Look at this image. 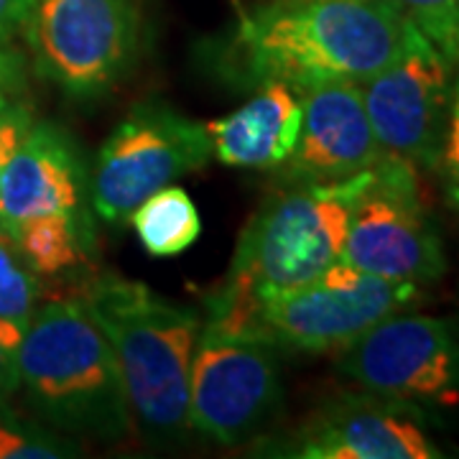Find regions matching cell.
Here are the masks:
<instances>
[{
    "label": "cell",
    "mask_w": 459,
    "mask_h": 459,
    "mask_svg": "<svg viewBox=\"0 0 459 459\" xmlns=\"http://www.w3.org/2000/svg\"><path fill=\"white\" fill-rule=\"evenodd\" d=\"M394 5L452 66H459V0H394Z\"/></svg>",
    "instance_id": "19"
},
{
    "label": "cell",
    "mask_w": 459,
    "mask_h": 459,
    "mask_svg": "<svg viewBox=\"0 0 459 459\" xmlns=\"http://www.w3.org/2000/svg\"><path fill=\"white\" fill-rule=\"evenodd\" d=\"M77 444L54 431L23 424L0 411V459H59L74 457Z\"/></svg>",
    "instance_id": "20"
},
{
    "label": "cell",
    "mask_w": 459,
    "mask_h": 459,
    "mask_svg": "<svg viewBox=\"0 0 459 459\" xmlns=\"http://www.w3.org/2000/svg\"><path fill=\"white\" fill-rule=\"evenodd\" d=\"M82 301L113 347L133 419L151 439H184L192 355L202 332L197 309L117 273L90 281Z\"/></svg>",
    "instance_id": "2"
},
{
    "label": "cell",
    "mask_w": 459,
    "mask_h": 459,
    "mask_svg": "<svg viewBox=\"0 0 459 459\" xmlns=\"http://www.w3.org/2000/svg\"><path fill=\"white\" fill-rule=\"evenodd\" d=\"M23 334H26V329L0 319V411H5L8 401L21 388L18 350H21Z\"/></svg>",
    "instance_id": "23"
},
{
    "label": "cell",
    "mask_w": 459,
    "mask_h": 459,
    "mask_svg": "<svg viewBox=\"0 0 459 459\" xmlns=\"http://www.w3.org/2000/svg\"><path fill=\"white\" fill-rule=\"evenodd\" d=\"M340 370L370 394L459 406V340L442 316L398 312L377 322L344 347Z\"/></svg>",
    "instance_id": "10"
},
{
    "label": "cell",
    "mask_w": 459,
    "mask_h": 459,
    "mask_svg": "<svg viewBox=\"0 0 459 459\" xmlns=\"http://www.w3.org/2000/svg\"><path fill=\"white\" fill-rule=\"evenodd\" d=\"M413 403L377 394L342 395L319 409L299 429L283 455L299 459H434Z\"/></svg>",
    "instance_id": "12"
},
{
    "label": "cell",
    "mask_w": 459,
    "mask_h": 459,
    "mask_svg": "<svg viewBox=\"0 0 459 459\" xmlns=\"http://www.w3.org/2000/svg\"><path fill=\"white\" fill-rule=\"evenodd\" d=\"M128 220L141 246L156 258H171L189 250L202 232V217L181 186H164L153 192L133 210Z\"/></svg>",
    "instance_id": "17"
},
{
    "label": "cell",
    "mask_w": 459,
    "mask_h": 459,
    "mask_svg": "<svg viewBox=\"0 0 459 459\" xmlns=\"http://www.w3.org/2000/svg\"><path fill=\"white\" fill-rule=\"evenodd\" d=\"M26 87V59L11 41H0V92H21Z\"/></svg>",
    "instance_id": "24"
},
{
    "label": "cell",
    "mask_w": 459,
    "mask_h": 459,
    "mask_svg": "<svg viewBox=\"0 0 459 459\" xmlns=\"http://www.w3.org/2000/svg\"><path fill=\"white\" fill-rule=\"evenodd\" d=\"M452 62L413 23L391 65L362 84L380 148L419 169H434L452 105Z\"/></svg>",
    "instance_id": "11"
},
{
    "label": "cell",
    "mask_w": 459,
    "mask_h": 459,
    "mask_svg": "<svg viewBox=\"0 0 459 459\" xmlns=\"http://www.w3.org/2000/svg\"><path fill=\"white\" fill-rule=\"evenodd\" d=\"M301 133L283 181H337L377 166L388 153L377 143L362 84L322 82L299 92Z\"/></svg>",
    "instance_id": "13"
},
{
    "label": "cell",
    "mask_w": 459,
    "mask_h": 459,
    "mask_svg": "<svg viewBox=\"0 0 459 459\" xmlns=\"http://www.w3.org/2000/svg\"><path fill=\"white\" fill-rule=\"evenodd\" d=\"M434 169L442 177L444 197L449 202V207L459 212V77L452 87V105H449L442 148H439V159Z\"/></svg>",
    "instance_id": "21"
},
{
    "label": "cell",
    "mask_w": 459,
    "mask_h": 459,
    "mask_svg": "<svg viewBox=\"0 0 459 459\" xmlns=\"http://www.w3.org/2000/svg\"><path fill=\"white\" fill-rule=\"evenodd\" d=\"M33 8L36 0H0V41H11L18 31H23Z\"/></svg>",
    "instance_id": "25"
},
{
    "label": "cell",
    "mask_w": 459,
    "mask_h": 459,
    "mask_svg": "<svg viewBox=\"0 0 459 459\" xmlns=\"http://www.w3.org/2000/svg\"><path fill=\"white\" fill-rule=\"evenodd\" d=\"M23 33L44 80L69 98L92 100L138 62L141 11L135 0H36Z\"/></svg>",
    "instance_id": "6"
},
{
    "label": "cell",
    "mask_w": 459,
    "mask_h": 459,
    "mask_svg": "<svg viewBox=\"0 0 459 459\" xmlns=\"http://www.w3.org/2000/svg\"><path fill=\"white\" fill-rule=\"evenodd\" d=\"M21 388L51 427L69 437L117 442L133 411L115 352L80 299L36 309L18 350Z\"/></svg>",
    "instance_id": "3"
},
{
    "label": "cell",
    "mask_w": 459,
    "mask_h": 459,
    "mask_svg": "<svg viewBox=\"0 0 459 459\" xmlns=\"http://www.w3.org/2000/svg\"><path fill=\"white\" fill-rule=\"evenodd\" d=\"M39 283L23 263L16 243L0 232V319L26 329L33 316Z\"/></svg>",
    "instance_id": "18"
},
{
    "label": "cell",
    "mask_w": 459,
    "mask_h": 459,
    "mask_svg": "<svg viewBox=\"0 0 459 459\" xmlns=\"http://www.w3.org/2000/svg\"><path fill=\"white\" fill-rule=\"evenodd\" d=\"M90 179L72 135L56 123H33L0 177V232L44 214L90 220Z\"/></svg>",
    "instance_id": "14"
},
{
    "label": "cell",
    "mask_w": 459,
    "mask_h": 459,
    "mask_svg": "<svg viewBox=\"0 0 459 459\" xmlns=\"http://www.w3.org/2000/svg\"><path fill=\"white\" fill-rule=\"evenodd\" d=\"M421 286L358 271L337 261L312 283L250 299V327L276 347L342 352L377 322L409 312Z\"/></svg>",
    "instance_id": "5"
},
{
    "label": "cell",
    "mask_w": 459,
    "mask_h": 459,
    "mask_svg": "<svg viewBox=\"0 0 459 459\" xmlns=\"http://www.w3.org/2000/svg\"><path fill=\"white\" fill-rule=\"evenodd\" d=\"M212 156L207 128L164 100H141L115 126L90 174V207L108 225L126 222L153 192L199 171Z\"/></svg>",
    "instance_id": "7"
},
{
    "label": "cell",
    "mask_w": 459,
    "mask_h": 459,
    "mask_svg": "<svg viewBox=\"0 0 459 459\" xmlns=\"http://www.w3.org/2000/svg\"><path fill=\"white\" fill-rule=\"evenodd\" d=\"M370 169L337 181H286L250 217L225 289L255 299L319 279L342 258L352 204Z\"/></svg>",
    "instance_id": "4"
},
{
    "label": "cell",
    "mask_w": 459,
    "mask_h": 459,
    "mask_svg": "<svg viewBox=\"0 0 459 459\" xmlns=\"http://www.w3.org/2000/svg\"><path fill=\"white\" fill-rule=\"evenodd\" d=\"M406 29L394 0H265L240 18L222 66L253 87L365 84L401 54Z\"/></svg>",
    "instance_id": "1"
},
{
    "label": "cell",
    "mask_w": 459,
    "mask_h": 459,
    "mask_svg": "<svg viewBox=\"0 0 459 459\" xmlns=\"http://www.w3.org/2000/svg\"><path fill=\"white\" fill-rule=\"evenodd\" d=\"M23 263L39 276H56L87 261L95 246L92 220L72 214H44L21 225L11 238Z\"/></svg>",
    "instance_id": "16"
},
{
    "label": "cell",
    "mask_w": 459,
    "mask_h": 459,
    "mask_svg": "<svg viewBox=\"0 0 459 459\" xmlns=\"http://www.w3.org/2000/svg\"><path fill=\"white\" fill-rule=\"evenodd\" d=\"M212 153L230 169H281L301 133V98L283 82H263L235 113L204 126Z\"/></svg>",
    "instance_id": "15"
},
{
    "label": "cell",
    "mask_w": 459,
    "mask_h": 459,
    "mask_svg": "<svg viewBox=\"0 0 459 459\" xmlns=\"http://www.w3.org/2000/svg\"><path fill=\"white\" fill-rule=\"evenodd\" d=\"M342 263L380 279L431 283L446 271L439 230L419 197L416 169L385 156L352 204Z\"/></svg>",
    "instance_id": "9"
},
{
    "label": "cell",
    "mask_w": 459,
    "mask_h": 459,
    "mask_svg": "<svg viewBox=\"0 0 459 459\" xmlns=\"http://www.w3.org/2000/svg\"><path fill=\"white\" fill-rule=\"evenodd\" d=\"M33 123L31 108L21 100V92H0V177Z\"/></svg>",
    "instance_id": "22"
},
{
    "label": "cell",
    "mask_w": 459,
    "mask_h": 459,
    "mask_svg": "<svg viewBox=\"0 0 459 459\" xmlns=\"http://www.w3.org/2000/svg\"><path fill=\"white\" fill-rule=\"evenodd\" d=\"M276 344L253 332L202 322L189 373V429L217 444H243L279 411Z\"/></svg>",
    "instance_id": "8"
}]
</instances>
